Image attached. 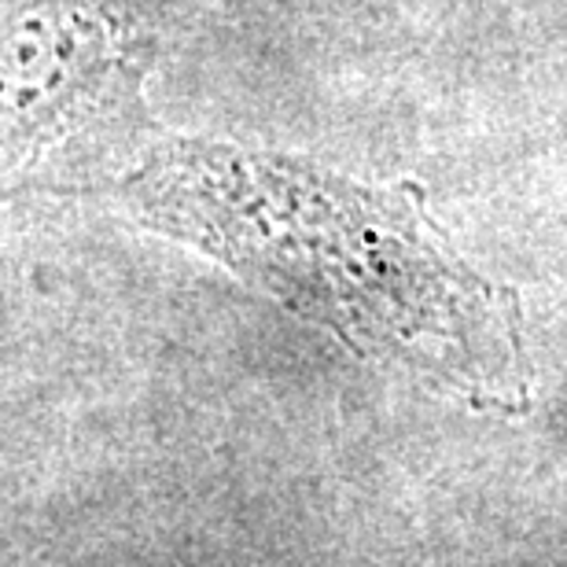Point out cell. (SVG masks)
I'll return each instance as SVG.
<instances>
[{"mask_svg":"<svg viewBox=\"0 0 567 567\" xmlns=\"http://www.w3.org/2000/svg\"><path fill=\"white\" fill-rule=\"evenodd\" d=\"M104 196L339 328L468 354L480 295L439 247L421 188L361 185L302 155L155 126Z\"/></svg>","mask_w":567,"mask_h":567,"instance_id":"cell-1","label":"cell"},{"mask_svg":"<svg viewBox=\"0 0 567 567\" xmlns=\"http://www.w3.org/2000/svg\"><path fill=\"white\" fill-rule=\"evenodd\" d=\"M203 0H0V203L104 192L158 122L147 82Z\"/></svg>","mask_w":567,"mask_h":567,"instance_id":"cell-2","label":"cell"}]
</instances>
